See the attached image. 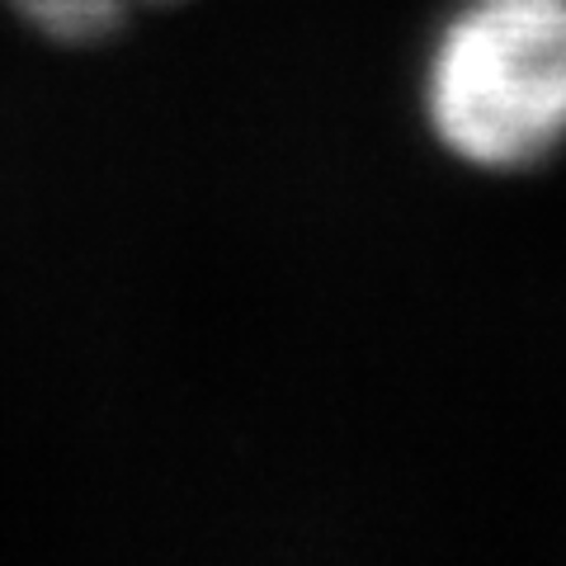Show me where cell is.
Returning <instances> with one entry per match:
<instances>
[{"label": "cell", "mask_w": 566, "mask_h": 566, "mask_svg": "<svg viewBox=\"0 0 566 566\" xmlns=\"http://www.w3.org/2000/svg\"><path fill=\"white\" fill-rule=\"evenodd\" d=\"M424 114L482 170H524L566 142V0H463L424 66Z\"/></svg>", "instance_id": "6da1fadb"}, {"label": "cell", "mask_w": 566, "mask_h": 566, "mask_svg": "<svg viewBox=\"0 0 566 566\" xmlns=\"http://www.w3.org/2000/svg\"><path fill=\"white\" fill-rule=\"evenodd\" d=\"M6 6L20 14L39 39L85 48V43L114 39L137 0H6Z\"/></svg>", "instance_id": "7a4b0ae2"}, {"label": "cell", "mask_w": 566, "mask_h": 566, "mask_svg": "<svg viewBox=\"0 0 566 566\" xmlns=\"http://www.w3.org/2000/svg\"><path fill=\"white\" fill-rule=\"evenodd\" d=\"M137 6H142V0H137ZM156 6H170V0H156Z\"/></svg>", "instance_id": "3957f363"}]
</instances>
